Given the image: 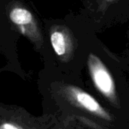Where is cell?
I'll return each mask as SVG.
<instances>
[{
  "label": "cell",
  "instance_id": "4",
  "mask_svg": "<svg viewBox=\"0 0 129 129\" xmlns=\"http://www.w3.org/2000/svg\"><path fill=\"white\" fill-rule=\"evenodd\" d=\"M87 65L91 79L98 91L113 106L119 107L114 79L104 63L98 56L90 53L88 56Z\"/></svg>",
  "mask_w": 129,
  "mask_h": 129
},
{
  "label": "cell",
  "instance_id": "3",
  "mask_svg": "<svg viewBox=\"0 0 129 129\" xmlns=\"http://www.w3.org/2000/svg\"><path fill=\"white\" fill-rule=\"evenodd\" d=\"M8 17L13 28L30 41L36 48L40 49L43 46L41 28L36 17L26 7L19 2L12 3L8 8Z\"/></svg>",
  "mask_w": 129,
  "mask_h": 129
},
{
  "label": "cell",
  "instance_id": "5",
  "mask_svg": "<svg viewBox=\"0 0 129 129\" xmlns=\"http://www.w3.org/2000/svg\"><path fill=\"white\" fill-rule=\"evenodd\" d=\"M51 45L62 62L70 61L76 48V41L70 29L64 25H53L49 33Z\"/></svg>",
  "mask_w": 129,
  "mask_h": 129
},
{
  "label": "cell",
  "instance_id": "1",
  "mask_svg": "<svg viewBox=\"0 0 129 129\" xmlns=\"http://www.w3.org/2000/svg\"><path fill=\"white\" fill-rule=\"evenodd\" d=\"M61 99L73 108L101 122H111L113 116L92 95L87 91L70 84H61L57 88Z\"/></svg>",
  "mask_w": 129,
  "mask_h": 129
},
{
  "label": "cell",
  "instance_id": "2",
  "mask_svg": "<svg viewBox=\"0 0 129 129\" xmlns=\"http://www.w3.org/2000/svg\"><path fill=\"white\" fill-rule=\"evenodd\" d=\"M54 117L51 115L35 116L23 108L2 104L0 129H53Z\"/></svg>",
  "mask_w": 129,
  "mask_h": 129
},
{
  "label": "cell",
  "instance_id": "7",
  "mask_svg": "<svg viewBox=\"0 0 129 129\" xmlns=\"http://www.w3.org/2000/svg\"><path fill=\"white\" fill-rule=\"evenodd\" d=\"M53 129H70V128H67V127H63H63H57H57H54V128Z\"/></svg>",
  "mask_w": 129,
  "mask_h": 129
},
{
  "label": "cell",
  "instance_id": "6",
  "mask_svg": "<svg viewBox=\"0 0 129 129\" xmlns=\"http://www.w3.org/2000/svg\"><path fill=\"white\" fill-rule=\"evenodd\" d=\"M101 7L103 8L104 7H107L109 5H110L111 3L114 2L116 0H101Z\"/></svg>",
  "mask_w": 129,
  "mask_h": 129
}]
</instances>
